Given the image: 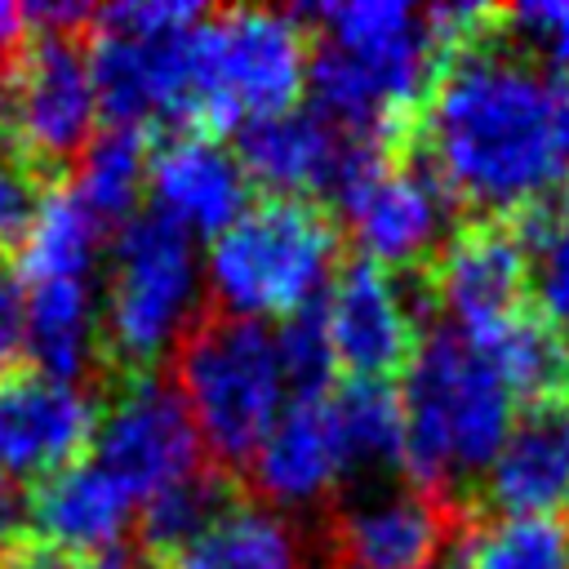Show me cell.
<instances>
[{"label": "cell", "mask_w": 569, "mask_h": 569, "mask_svg": "<svg viewBox=\"0 0 569 569\" xmlns=\"http://www.w3.org/2000/svg\"><path fill=\"white\" fill-rule=\"evenodd\" d=\"M418 151L471 218H507L569 182V76L542 71L498 9L436 58Z\"/></svg>", "instance_id": "obj_1"}, {"label": "cell", "mask_w": 569, "mask_h": 569, "mask_svg": "<svg viewBox=\"0 0 569 569\" xmlns=\"http://www.w3.org/2000/svg\"><path fill=\"white\" fill-rule=\"evenodd\" d=\"M400 418L405 480L467 507L480 520L476 489L511 431V391L485 351L458 329H431L405 365Z\"/></svg>", "instance_id": "obj_2"}, {"label": "cell", "mask_w": 569, "mask_h": 569, "mask_svg": "<svg viewBox=\"0 0 569 569\" xmlns=\"http://www.w3.org/2000/svg\"><path fill=\"white\" fill-rule=\"evenodd\" d=\"M173 378L196 436L213 458L209 467L236 480L280 413L284 373L276 333L204 302L173 342Z\"/></svg>", "instance_id": "obj_3"}, {"label": "cell", "mask_w": 569, "mask_h": 569, "mask_svg": "<svg viewBox=\"0 0 569 569\" xmlns=\"http://www.w3.org/2000/svg\"><path fill=\"white\" fill-rule=\"evenodd\" d=\"M338 218L307 196H262L209 249V307L227 316H293L338 267Z\"/></svg>", "instance_id": "obj_4"}, {"label": "cell", "mask_w": 569, "mask_h": 569, "mask_svg": "<svg viewBox=\"0 0 569 569\" xmlns=\"http://www.w3.org/2000/svg\"><path fill=\"white\" fill-rule=\"evenodd\" d=\"M200 307L204 302L196 293L191 236L156 209L133 213L111 249L107 320L98 325L107 382L124 373H147L151 360L178 342Z\"/></svg>", "instance_id": "obj_5"}, {"label": "cell", "mask_w": 569, "mask_h": 569, "mask_svg": "<svg viewBox=\"0 0 569 569\" xmlns=\"http://www.w3.org/2000/svg\"><path fill=\"white\" fill-rule=\"evenodd\" d=\"M98 98L89 84L84 36L31 27L0 62V129L44 187L67 182L93 138Z\"/></svg>", "instance_id": "obj_6"}, {"label": "cell", "mask_w": 569, "mask_h": 569, "mask_svg": "<svg viewBox=\"0 0 569 569\" xmlns=\"http://www.w3.org/2000/svg\"><path fill=\"white\" fill-rule=\"evenodd\" d=\"M307 40L289 13L227 9L196 36V129L289 111L307 80Z\"/></svg>", "instance_id": "obj_7"}, {"label": "cell", "mask_w": 569, "mask_h": 569, "mask_svg": "<svg viewBox=\"0 0 569 569\" xmlns=\"http://www.w3.org/2000/svg\"><path fill=\"white\" fill-rule=\"evenodd\" d=\"M471 525L467 507L413 480H365L329 498L320 547L329 569H431Z\"/></svg>", "instance_id": "obj_8"}, {"label": "cell", "mask_w": 569, "mask_h": 569, "mask_svg": "<svg viewBox=\"0 0 569 569\" xmlns=\"http://www.w3.org/2000/svg\"><path fill=\"white\" fill-rule=\"evenodd\" d=\"M89 449L93 467L142 502L204 467L200 436L178 387L151 369L111 378L98 391V422Z\"/></svg>", "instance_id": "obj_9"}, {"label": "cell", "mask_w": 569, "mask_h": 569, "mask_svg": "<svg viewBox=\"0 0 569 569\" xmlns=\"http://www.w3.org/2000/svg\"><path fill=\"white\" fill-rule=\"evenodd\" d=\"M431 302L462 338H485L529 307V253L507 218H462L422 262Z\"/></svg>", "instance_id": "obj_10"}, {"label": "cell", "mask_w": 569, "mask_h": 569, "mask_svg": "<svg viewBox=\"0 0 569 569\" xmlns=\"http://www.w3.org/2000/svg\"><path fill=\"white\" fill-rule=\"evenodd\" d=\"M98 400L31 365L0 373V476L44 480L93 445Z\"/></svg>", "instance_id": "obj_11"}, {"label": "cell", "mask_w": 569, "mask_h": 569, "mask_svg": "<svg viewBox=\"0 0 569 569\" xmlns=\"http://www.w3.org/2000/svg\"><path fill=\"white\" fill-rule=\"evenodd\" d=\"M320 307L333 365H342L351 382H387L409 365L418 347V320L387 267L369 258L342 262Z\"/></svg>", "instance_id": "obj_12"}, {"label": "cell", "mask_w": 569, "mask_h": 569, "mask_svg": "<svg viewBox=\"0 0 569 569\" xmlns=\"http://www.w3.org/2000/svg\"><path fill=\"white\" fill-rule=\"evenodd\" d=\"M249 493L271 507L329 502L347 485V449L342 427L329 396H298L276 413L262 445L244 467Z\"/></svg>", "instance_id": "obj_13"}, {"label": "cell", "mask_w": 569, "mask_h": 569, "mask_svg": "<svg viewBox=\"0 0 569 569\" xmlns=\"http://www.w3.org/2000/svg\"><path fill=\"white\" fill-rule=\"evenodd\" d=\"M156 213L178 222L187 236H218L244 213L249 178L240 160L204 129H182L151 151L147 164Z\"/></svg>", "instance_id": "obj_14"}, {"label": "cell", "mask_w": 569, "mask_h": 569, "mask_svg": "<svg viewBox=\"0 0 569 569\" xmlns=\"http://www.w3.org/2000/svg\"><path fill=\"white\" fill-rule=\"evenodd\" d=\"M480 507L498 516H551L569 507V409H525L476 489Z\"/></svg>", "instance_id": "obj_15"}, {"label": "cell", "mask_w": 569, "mask_h": 569, "mask_svg": "<svg viewBox=\"0 0 569 569\" xmlns=\"http://www.w3.org/2000/svg\"><path fill=\"white\" fill-rule=\"evenodd\" d=\"M342 147L347 133L333 129L316 107H289L236 124V160L244 178L262 182L271 196L329 191Z\"/></svg>", "instance_id": "obj_16"}, {"label": "cell", "mask_w": 569, "mask_h": 569, "mask_svg": "<svg viewBox=\"0 0 569 569\" xmlns=\"http://www.w3.org/2000/svg\"><path fill=\"white\" fill-rule=\"evenodd\" d=\"M133 498L93 462H71L31 489V529L36 538L62 551H102L116 547L129 525Z\"/></svg>", "instance_id": "obj_17"}, {"label": "cell", "mask_w": 569, "mask_h": 569, "mask_svg": "<svg viewBox=\"0 0 569 569\" xmlns=\"http://www.w3.org/2000/svg\"><path fill=\"white\" fill-rule=\"evenodd\" d=\"M27 365L58 378L107 382L102 369V333L93 325V302L84 280H31L27 293Z\"/></svg>", "instance_id": "obj_18"}, {"label": "cell", "mask_w": 569, "mask_h": 569, "mask_svg": "<svg viewBox=\"0 0 569 569\" xmlns=\"http://www.w3.org/2000/svg\"><path fill=\"white\" fill-rule=\"evenodd\" d=\"M476 347L525 409H569V338L533 302L476 338Z\"/></svg>", "instance_id": "obj_19"}, {"label": "cell", "mask_w": 569, "mask_h": 569, "mask_svg": "<svg viewBox=\"0 0 569 569\" xmlns=\"http://www.w3.org/2000/svg\"><path fill=\"white\" fill-rule=\"evenodd\" d=\"M147 569H307V542L293 520L236 498L196 542Z\"/></svg>", "instance_id": "obj_20"}, {"label": "cell", "mask_w": 569, "mask_h": 569, "mask_svg": "<svg viewBox=\"0 0 569 569\" xmlns=\"http://www.w3.org/2000/svg\"><path fill=\"white\" fill-rule=\"evenodd\" d=\"M102 222L84 209L71 182H53L40 191L36 213L18 240L22 280H84Z\"/></svg>", "instance_id": "obj_21"}, {"label": "cell", "mask_w": 569, "mask_h": 569, "mask_svg": "<svg viewBox=\"0 0 569 569\" xmlns=\"http://www.w3.org/2000/svg\"><path fill=\"white\" fill-rule=\"evenodd\" d=\"M333 400L342 449H347V485L396 480L405 471V418L400 396L387 382H347Z\"/></svg>", "instance_id": "obj_22"}, {"label": "cell", "mask_w": 569, "mask_h": 569, "mask_svg": "<svg viewBox=\"0 0 569 569\" xmlns=\"http://www.w3.org/2000/svg\"><path fill=\"white\" fill-rule=\"evenodd\" d=\"M151 164V138L142 124H107L98 129L76 160V196L98 222H124L142 196Z\"/></svg>", "instance_id": "obj_23"}, {"label": "cell", "mask_w": 569, "mask_h": 569, "mask_svg": "<svg viewBox=\"0 0 569 569\" xmlns=\"http://www.w3.org/2000/svg\"><path fill=\"white\" fill-rule=\"evenodd\" d=\"M231 502H236V485H231L222 471H213L209 462H204L196 476H187V480L160 489L156 498H147L142 520H138L142 560L160 565V560L178 556V551H182L187 542H196Z\"/></svg>", "instance_id": "obj_24"}, {"label": "cell", "mask_w": 569, "mask_h": 569, "mask_svg": "<svg viewBox=\"0 0 569 569\" xmlns=\"http://www.w3.org/2000/svg\"><path fill=\"white\" fill-rule=\"evenodd\" d=\"M507 222L529 253V280H538V311L569 338V182L507 213Z\"/></svg>", "instance_id": "obj_25"}, {"label": "cell", "mask_w": 569, "mask_h": 569, "mask_svg": "<svg viewBox=\"0 0 569 569\" xmlns=\"http://www.w3.org/2000/svg\"><path fill=\"white\" fill-rule=\"evenodd\" d=\"M471 569H569V520L498 516L467 529Z\"/></svg>", "instance_id": "obj_26"}, {"label": "cell", "mask_w": 569, "mask_h": 569, "mask_svg": "<svg viewBox=\"0 0 569 569\" xmlns=\"http://www.w3.org/2000/svg\"><path fill=\"white\" fill-rule=\"evenodd\" d=\"M276 360H280L284 382L298 387V396H325V382H329V373L338 365H333V351H329L325 307L320 302L298 307L280 325V333H276Z\"/></svg>", "instance_id": "obj_27"}, {"label": "cell", "mask_w": 569, "mask_h": 569, "mask_svg": "<svg viewBox=\"0 0 569 569\" xmlns=\"http://www.w3.org/2000/svg\"><path fill=\"white\" fill-rule=\"evenodd\" d=\"M44 182L36 178V169L27 164V156L9 142V133L0 129V244L18 253V240L36 213Z\"/></svg>", "instance_id": "obj_28"}, {"label": "cell", "mask_w": 569, "mask_h": 569, "mask_svg": "<svg viewBox=\"0 0 569 569\" xmlns=\"http://www.w3.org/2000/svg\"><path fill=\"white\" fill-rule=\"evenodd\" d=\"M502 22L507 31L525 44H542V53L569 76V4H556V0H542V4H516V9H502Z\"/></svg>", "instance_id": "obj_29"}, {"label": "cell", "mask_w": 569, "mask_h": 569, "mask_svg": "<svg viewBox=\"0 0 569 569\" xmlns=\"http://www.w3.org/2000/svg\"><path fill=\"white\" fill-rule=\"evenodd\" d=\"M27 365V293L18 253L0 244V373Z\"/></svg>", "instance_id": "obj_30"}, {"label": "cell", "mask_w": 569, "mask_h": 569, "mask_svg": "<svg viewBox=\"0 0 569 569\" xmlns=\"http://www.w3.org/2000/svg\"><path fill=\"white\" fill-rule=\"evenodd\" d=\"M27 538H36V529H31V489L0 476V556L13 551Z\"/></svg>", "instance_id": "obj_31"}, {"label": "cell", "mask_w": 569, "mask_h": 569, "mask_svg": "<svg viewBox=\"0 0 569 569\" xmlns=\"http://www.w3.org/2000/svg\"><path fill=\"white\" fill-rule=\"evenodd\" d=\"M67 569H147V560H138L129 547H102V551H71Z\"/></svg>", "instance_id": "obj_32"}, {"label": "cell", "mask_w": 569, "mask_h": 569, "mask_svg": "<svg viewBox=\"0 0 569 569\" xmlns=\"http://www.w3.org/2000/svg\"><path fill=\"white\" fill-rule=\"evenodd\" d=\"M31 31V22H27V9H18V4H9V0H0V62L22 44V36Z\"/></svg>", "instance_id": "obj_33"}]
</instances>
